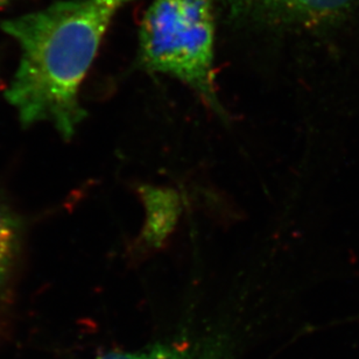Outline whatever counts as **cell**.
<instances>
[{
	"instance_id": "cell-1",
	"label": "cell",
	"mask_w": 359,
	"mask_h": 359,
	"mask_svg": "<svg viewBox=\"0 0 359 359\" xmlns=\"http://www.w3.org/2000/svg\"><path fill=\"white\" fill-rule=\"evenodd\" d=\"M131 0H60L1 22L20 62L5 97L24 126L49 123L72 138L86 117L80 89L118 11Z\"/></svg>"
},
{
	"instance_id": "cell-2",
	"label": "cell",
	"mask_w": 359,
	"mask_h": 359,
	"mask_svg": "<svg viewBox=\"0 0 359 359\" xmlns=\"http://www.w3.org/2000/svg\"><path fill=\"white\" fill-rule=\"evenodd\" d=\"M214 0H153L139 29V62L177 79L219 117L215 75Z\"/></svg>"
},
{
	"instance_id": "cell-3",
	"label": "cell",
	"mask_w": 359,
	"mask_h": 359,
	"mask_svg": "<svg viewBox=\"0 0 359 359\" xmlns=\"http://www.w3.org/2000/svg\"><path fill=\"white\" fill-rule=\"evenodd\" d=\"M232 17L276 27L316 31L346 19L359 0H218Z\"/></svg>"
},
{
	"instance_id": "cell-4",
	"label": "cell",
	"mask_w": 359,
	"mask_h": 359,
	"mask_svg": "<svg viewBox=\"0 0 359 359\" xmlns=\"http://www.w3.org/2000/svg\"><path fill=\"white\" fill-rule=\"evenodd\" d=\"M147 209L145 238L151 243H160L173 228L177 216V198L170 190L156 188L144 189Z\"/></svg>"
},
{
	"instance_id": "cell-5",
	"label": "cell",
	"mask_w": 359,
	"mask_h": 359,
	"mask_svg": "<svg viewBox=\"0 0 359 359\" xmlns=\"http://www.w3.org/2000/svg\"><path fill=\"white\" fill-rule=\"evenodd\" d=\"M20 248V226L0 201V292L10 278Z\"/></svg>"
},
{
	"instance_id": "cell-6",
	"label": "cell",
	"mask_w": 359,
	"mask_h": 359,
	"mask_svg": "<svg viewBox=\"0 0 359 359\" xmlns=\"http://www.w3.org/2000/svg\"><path fill=\"white\" fill-rule=\"evenodd\" d=\"M139 359H190L189 357L183 356L177 350L166 349V348H159V349L153 350L147 353L142 358Z\"/></svg>"
},
{
	"instance_id": "cell-7",
	"label": "cell",
	"mask_w": 359,
	"mask_h": 359,
	"mask_svg": "<svg viewBox=\"0 0 359 359\" xmlns=\"http://www.w3.org/2000/svg\"><path fill=\"white\" fill-rule=\"evenodd\" d=\"M100 359H138L135 357L128 356L124 353H109L107 356L102 357Z\"/></svg>"
},
{
	"instance_id": "cell-8",
	"label": "cell",
	"mask_w": 359,
	"mask_h": 359,
	"mask_svg": "<svg viewBox=\"0 0 359 359\" xmlns=\"http://www.w3.org/2000/svg\"><path fill=\"white\" fill-rule=\"evenodd\" d=\"M11 1H13V0H0V7L5 6L7 4H10Z\"/></svg>"
}]
</instances>
